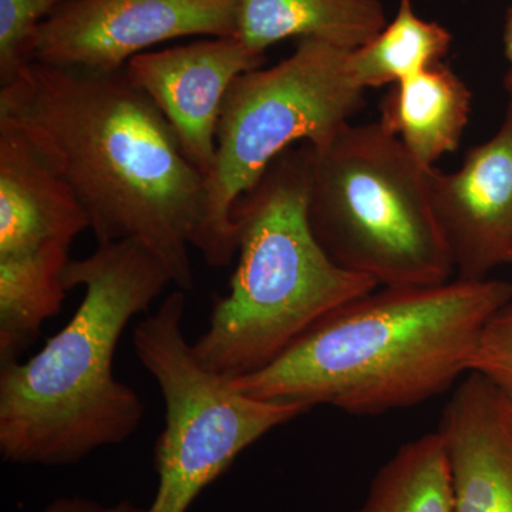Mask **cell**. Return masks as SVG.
<instances>
[{
	"mask_svg": "<svg viewBox=\"0 0 512 512\" xmlns=\"http://www.w3.org/2000/svg\"><path fill=\"white\" fill-rule=\"evenodd\" d=\"M0 123L18 128L69 184L99 244L136 239L177 289L191 291L205 177L126 69L26 64L0 89Z\"/></svg>",
	"mask_w": 512,
	"mask_h": 512,
	"instance_id": "6da1fadb",
	"label": "cell"
},
{
	"mask_svg": "<svg viewBox=\"0 0 512 512\" xmlns=\"http://www.w3.org/2000/svg\"><path fill=\"white\" fill-rule=\"evenodd\" d=\"M376 289L323 316L264 369L228 383L311 410L407 409L470 373L485 326L512 301V284L491 278Z\"/></svg>",
	"mask_w": 512,
	"mask_h": 512,
	"instance_id": "7a4b0ae2",
	"label": "cell"
},
{
	"mask_svg": "<svg viewBox=\"0 0 512 512\" xmlns=\"http://www.w3.org/2000/svg\"><path fill=\"white\" fill-rule=\"evenodd\" d=\"M173 284L136 239L99 244L64 272L79 308L26 362L0 365V454L20 466L67 467L130 439L144 417L136 390L114 376V355L134 316Z\"/></svg>",
	"mask_w": 512,
	"mask_h": 512,
	"instance_id": "3957f363",
	"label": "cell"
},
{
	"mask_svg": "<svg viewBox=\"0 0 512 512\" xmlns=\"http://www.w3.org/2000/svg\"><path fill=\"white\" fill-rule=\"evenodd\" d=\"M309 167L308 146L289 148L232 208L237 268L192 343L224 379L264 369L323 316L379 286L336 264L313 234Z\"/></svg>",
	"mask_w": 512,
	"mask_h": 512,
	"instance_id": "277c9868",
	"label": "cell"
},
{
	"mask_svg": "<svg viewBox=\"0 0 512 512\" xmlns=\"http://www.w3.org/2000/svg\"><path fill=\"white\" fill-rule=\"evenodd\" d=\"M308 150L309 222L336 264L379 286L451 281L456 265L434 210L433 167L380 121L348 124Z\"/></svg>",
	"mask_w": 512,
	"mask_h": 512,
	"instance_id": "5b68a950",
	"label": "cell"
},
{
	"mask_svg": "<svg viewBox=\"0 0 512 512\" xmlns=\"http://www.w3.org/2000/svg\"><path fill=\"white\" fill-rule=\"evenodd\" d=\"M366 89L350 69L349 50L301 39L272 67L241 74L225 97L217 156L205 178L204 221L194 248L214 268L237 255L232 208L276 158L298 141L328 144L362 107Z\"/></svg>",
	"mask_w": 512,
	"mask_h": 512,
	"instance_id": "8992f818",
	"label": "cell"
},
{
	"mask_svg": "<svg viewBox=\"0 0 512 512\" xmlns=\"http://www.w3.org/2000/svg\"><path fill=\"white\" fill-rule=\"evenodd\" d=\"M185 305V292L177 289L134 330L138 360L156 379L165 407L154 447L157 493L144 512L190 511L242 451L311 410L237 392L202 366L185 339Z\"/></svg>",
	"mask_w": 512,
	"mask_h": 512,
	"instance_id": "52a82bcc",
	"label": "cell"
},
{
	"mask_svg": "<svg viewBox=\"0 0 512 512\" xmlns=\"http://www.w3.org/2000/svg\"><path fill=\"white\" fill-rule=\"evenodd\" d=\"M89 228L69 184L0 123V365L20 360L62 309L70 247Z\"/></svg>",
	"mask_w": 512,
	"mask_h": 512,
	"instance_id": "ba28073f",
	"label": "cell"
},
{
	"mask_svg": "<svg viewBox=\"0 0 512 512\" xmlns=\"http://www.w3.org/2000/svg\"><path fill=\"white\" fill-rule=\"evenodd\" d=\"M235 36V0H70L37 29L33 62L114 73L148 47Z\"/></svg>",
	"mask_w": 512,
	"mask_h": 512,
	"instance_id": "9c48e42d",
	"label": "cell"
},
{
	"mask_svg": "<svg viewBox=\"0 0 512 512\" xmlns=\"http://www.w3.org/2000/svg\"><path fill=\"white\" fill-rule=\"evenodd\" d=\"M265 53L235 36L141 53L128 62L131 82L156 103L185 156L205 178L217 156V130L225 97L241 74L264 67Z\"/></svg>",
	"mask_w": 512,
	"mask_h": 512,
	"instance_id": "30bf717a",
	"label": "cell"
},
{
	"mask_svg": "<svg viewBox=\"0 0 512 512\" xmlns=\"http://www.w3.org/2000/svg\"><path fill=\"white\" fill-rule=\"evenodd\" d=\"M431 197L458 278L485 279L512 258V103L503 126L454 173L430 170Z\"/></svg>",
	"mask_w": 512,
	"mask_h": 512,
	"instance_id": "8fae6325",
	"label": "cell"
},
{
	"mask_svg": "<svg viewBox=\"0 0 512 512\" xmlns=\"http://www.w3.org/2000/svg\"><path fill=\"white\" fill-rule=\"evenodd\" d=\"M439 434L453 512H512V402L470 372L444 407Z\"/></svg>",
	"mask_w": 512,
	"mask_h": 512,
	"instance_id": "7c38bea8",
	"label": "cell"
},
{
	"mask_svg": "<svg viewBox=\"0 0 512 512\" xmlns=\"http://www.w3.org/2000/svg\"><path fill=\"white\" fill-rule=\"evenodd\" d=\"M386 25L380 0H235V37L259 53L291 37L353 52Z\"/></svg>",
	"mask_w": 512,
	"mask_h": 512,
	"instance_id": "4fadbf2b",
	"label": "cell"
},
{
	"mask_svg": "<svg viewBox=\"0 0 512 512\" xmlns=\"http://www.w3.org/2000/svg\"><path fill=\"white\" fill-rule=\"evenodd\" d=\"M471 113L467 84L440 63L393 84L380 123L424 167L457 150Z\"/></svg>",
	"mask_w": 512,
	"mask_h": 512,
	"instance_id": "5bb4252c",
	"label": "cell"
},
{
	"mask_svg": "<svg viewBox=\"0 0 512 512\" xmlns=\"http://www.w3.org/2000/svg\"><path fill=\"white\" fill-rule=\"evenodd\" d=\"M451 45L448 29L416 15L412 0H400L392 22L365 46L350 52V69L365 89L393 86L443 63Z\"/></svg>",
	"mask_w": 512,
	"mask_h": 512,
	"instance_id": "9a60e30c",
	"label": "cell"
},
{
	"mask_svg": "<svg viewBox=\"0 0 512 512\" xmlns=\"http://www.w3.org/2000/svg\"><path fill=\"white\" fill-rule=\"evenodd\" d=\"M356 512H453L450 468L439 431L403 444L380 468Z\"/></svg>",
	"mask_w": 512,
	"mask_h": 512,
	"instance_id": "2e32d148",
	"label": "cell"
},
{
	"mask_svg": "<svg viewBox=\"0 0 512 512\" xmlns=\"http://www.w3.org/2000/svg\"><path fill=\"white\" fill-rule=\"evenodd\" d=\"M70 0H0V83H9L33 62L39 26Z\"/></svg>",
	"mask_w": 512,
	"mask_h": 512,
	"instance_id": "e0dca14e",
	"label": "cell"
},
{
	"mask_svg": "<svg viewBox=\"0 0 512 512\" xmlns=\"http://www.w3.org/2000/svg\"><path fill=\"white\" fill-rule=\"evenodd\" d=\"M470 372L490 380L512 402V301L485 326L471 357Z\"/></svg>",
	"mask_w": 512,
	"mask_h": 512,
	"instance_id": "ac0fdd59",
	"label": "cell"
},
{
	"mask_svg": "<svg viewBox=\"0 0 512 512\" xmlns=\"http://www.w3.org/2000/svg\"><path fill=\"white\" fill-rule=\"evenodd\" d=\"M146 508L137 507L131 501H119L103 504L86 497H60L46 505L42 512H144Z\"/></svg>",
	"mask_w": 512,
	"mask_h": 512,
	"instance_id": "d6986e66",
	"label": "cell"
},
{
	"mask_svg": "<svg viewBox=\"0 0 512 512\" xmlns=\"http://www.w3.org/2000/svg\"><path fill=\"white\" fill-rule=\"evenodd\" d=\"M504 47L505 57H507L508 64H510L507 77H505V87H507L510 103H512V6L508 9L507 19H505Z\"/></svg>",
	"mask_w": 512,
	"mask_h": 512,
	"instance_id": "ffe728a7",
	"label": "cell"
},
{
	"mask_svg": "<svg viewBox=\"0 0 512 512\" xmlns=\"http://www.w3.org/2000/svg\"><path fill=\"white\" fill-rule=\"evenodd\" d=\"M510 265H512V258H511V261H510Z\"/></svg>",
	"mask_w": 512,
	"mask_h": 512,
	"instance_id": "44dd1931",
	"label": "cell"
}]
</instances>
